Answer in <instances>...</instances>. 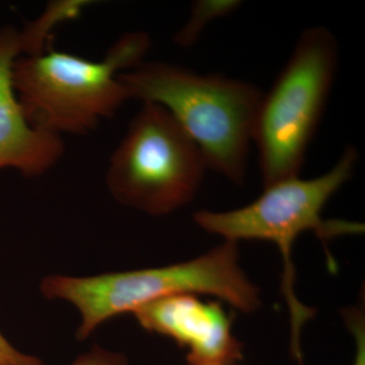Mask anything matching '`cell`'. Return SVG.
<instances>
[{
  "instance_id": "obj_1",
  "label": "cell",
  "mask_w": 365,
  "mask_h": 365,
  "mask_svg": "<svg viewBox=\"0 0 365 365\" xmlns=\"http://www.w3.org/2000/svg\"><path fill=\"white\" fill-rule=\"evenodd\" d=\"M359 158L356 148L348 146L337 163L323 176L283 180L266 187L259 198L245 207L225 212L200 210L193 215L199 227L210 234L222 235L225 241L270 242L279 250L283 263L281 292L289 309L290 353L299 364H302L300 334L316 312L302 304L295 294L292 249L300 235L314 230L323 242L329 270L337 271V263L328 252L329 242L340 235L361 234L364 225L346 220H326L322 212L331 197L349 181Z\"/></svg>"
},
{
  "instance_id": "obj_2",
  "label": "cell",
  "mask_w": 365,
  "mask_h": 365,
  "mask_svg": "<svg viewBox=\"0 0 365 365\" xmlns=\"http://www.w3.org/2000/svg\"><path fill=\"white\" fill-rule=\"evenodd\" d=\"M150 35L123 34L104 58L90 60L48 47L14 64V90L29 123L62 137L86 135L129 100L119 76L145 61Z\"/></svg>"
},
{
  "instance_id": "obj_3",
  "label": "cell",
  "mask_w": 365,
  "mask_h": 365,
  "mask_svg": "<svg viewBox=\"0 0 365 365\" xmlns=\"http://www.w3.org/2000/svg\"><path fill=\"white\" fill-rule=\"evenodd\" d=\"M129 100L165 108L198 146L207 169L241 185L262 91L218 74H199L163 61H143L119 76Z\"/></svg>"
},
{
  "instance_id": "obj_4",
  "label": "cell",
  "mask_w": 365,
  "mask_h": 365,
  "mask_svg": "<svg viewBox=\"0 0 365 365\" xmlns=\"http://www.w3.org/2000/svg\"><path fill=\"white\" fill-rule=\"evenodd\" d=\"M237 242L225 241L207 254L174 265L98 275L46 276V299L63 300L78 309V340L88 339L108 319L136 312L170 295L210 294L252 313L261 306L260 292L239 263Z\"/></svg>"
},
{
  "instance_id": "obj_5",
  "label": "cell",
  "mask_w": 365,
  "mask_h": 365,
  "mask_svg": "<svg viewBox=\"0 0 365 365\" xmlns=\"http://www.w3.org/2000/svg\"><path fill=\"white\" fill-rule=\"evenodd\" d=\"M339 66L337 38L324 26L302 32L267 93L262 96L253 143L264 188L299 177Z\"/></svg>"
},
{
  "instance_id": "obj_6",
  "label": "cell",
  "mask_w": 365,
  "mask_h": 365,
  "mask_svg": "<svg viewBox=\"0 0 365 365\" xmlns=\"http://www.w3.org/2000/svg\"><path fill=\"white\" fill-rule=\"evenodd\" d=\"M206 169L175 118L160 105L143 103L110 158L106 184L125 207L168 215L193 200Z\"/></svg>"
},
{
  "instance_id": "obj_7",
  "label": "cell",
  "mask_w": 365,
  "mask_h": 365,
  "mask_svg": "<svg viewBox=\"0 0 365 365\" xmlns=\"http://www.w3.org/2000/svg\"><path fill=\"white\" fill-rule=\"evenodd\" d=\"M133 314L144 330L165 336L186 350L189 365H234L244 359L242 344L232 333L234 319L220 302L194 294H175Z\"/></svg>"
},
{
  "instance_id": "obj_8",
  "label": "cell",
  "mask_w": 365,
  "mask_h": 365,
  "mask_svg": "<svg viewBox=\"0 0 365 365\" xmlns=\"http://www.w3.org/2000/svg\"><path fill=\"white\" fill-rule=\"evenodd\" d=\"M25 53L20 29L0 26V170L36 178L59 163L66 146L62 137L38 130L26 120L13 79L14 62Z\"/></svg>"
},
{
  "instance_id": "obj_9",
  "label": "cell",
  "mask_w": 365,
  "mask_h": 365,
  "mask_svg": "<svg viewBox=\"0 0 365 365\" xmlns=\"http://www.w3.org/2000/svg\"><path fill=\"white\" fill-rule=\"evenodd\" d=\"M242 6L239 0H197L192 4L191 16L174 36V42L181 47H191L205 29L217 19L225 18Z\"/></svg>"
},
{
  "instance_id": "obj_10",
  "label": "cell",
  "mask_w": 365,
  "mask_h": 365,
  "mask_svg": "<svg viewBox=\"0 0 365 365\" xmlns=\"http://www.w3.org/2000/svg\"><path fill=\"white\" fill-rule=\"evenodd\" d=\"M343 318L355 343L353 365H365V314L364 304L343 309Z\"/></svg>"
},
{
  "instance_id": "obj_11",
  "label": "cell",
  "mask_w": 365,
  "mask_h": 365,
  "mask_svg": "<svg viewBox=\"0 0 365 365\" xmlns=\"http://www.w3.org/2000/svg\"><path fill=\"white\" fill-rule=\"evenodd\" d=\"M71 365H129V362L122 353L95 345L88 352L79 355Z\"/></svg>"
},
{
  "instance_id": "obj_12",
  "label": "cell",
  "mask_w": 365,
  "mask_h": 365,
  "mask_svg": "<svg viewBox=\"0 0 365 365\" xmlns=\"http://www.w3.org/2000/svg\"><path fill=\"white\" fill-rule=\"evenodd\" d=\"M0 365H45L42 359L16 349L0 332Z\"/></svg>"
},
{
  "instance_id": "obj_13",
  "label": "cell",
  "mask_w": 365,
  "mask_h": 365,
  "mask_svg": "<svg viewBox=\"0 0 365 365\" xmlns=\"http://www.w3.org/2000/svg\"><path fill=\"white\" fill-rule=\"evenodd\" d=\"M215 365H227V364H215Z\"/></svg>"
}]
</instances>
